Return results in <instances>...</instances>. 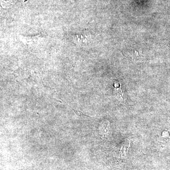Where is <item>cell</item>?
<instances>
[{
	"instance_id": "obj_1",
	"label": "cell",
	"mask_w": 170,
	"mask_h": 170,
	"mask_svg": "<svg viewBox=\"0 0 170 170\" xmlns=\"http://www.w3.org/2000/svg\"><path fill=\"white\" fill-rule=\"evenodd\" d=\"M170 142V131L163 132L159 140V150L165 147Z\"/></svg>"
},
{
	"instance_id": "obj_2",
	"label": "cell",
	"mask_w": 170,
	"mask_h": 170,
	"mask_svg": "<svg viewBox=\"0 0 170 170\" xmlns=\"http://www.w3.org/2000/svg\"><path fill=\"white\" fill-rule=\"evenodd\" d=\"M115 94L117 96H119L120 98L122 99L123 101H124L123 93L121 89V87H115Z\"/></svg>"
},
{
	"instance_id": "obj_3",
	"label": "cell",
	"mask_w": 170,
	"mask_h": 170,
	"mask_svg": "<svg viewBox=\"0 0 170 170\" xmlns=\"http://www.w3.org/2000/svg\"><path fill=\"white\" fill-rule=\"evenodd\" d=\"M70 108H71V107H70ZM71 108L72 109V110L76 114H77V115H78V116H81V115H84V116H87V115H85V114H83V113H82L81 112H80L79 110H76L72 108Z\"/></svg>"
}]
</instances>
